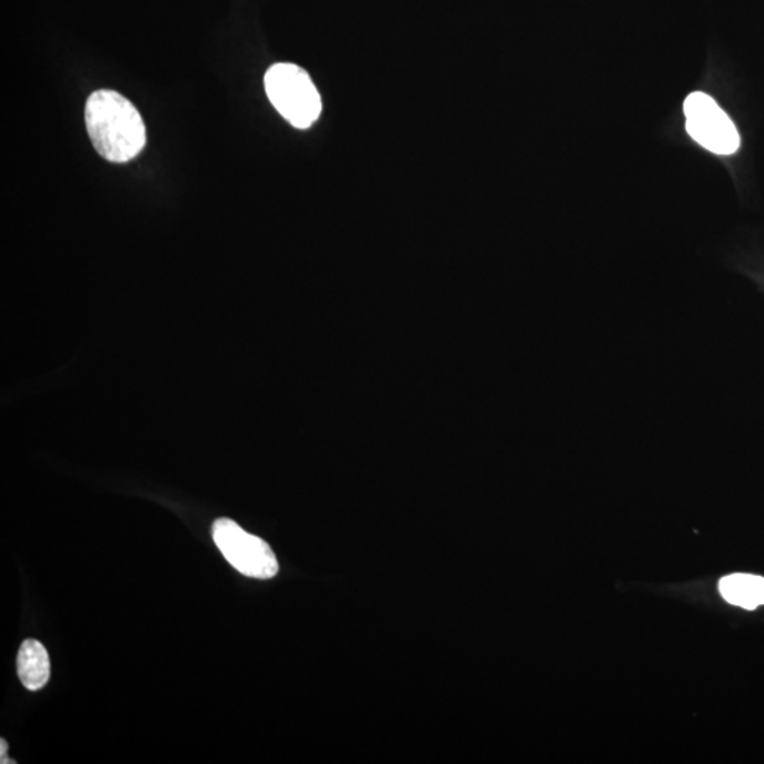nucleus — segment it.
Returning a JSON list of instances; mask_svg holds the SVG:
<instances>
[{
  "label": "nucleus",
  "mask_w": 764,
  "mask_h": 764,
  "mask_svg": "<svg viewBox=\"0 0 764 764\" xmlns=\"http://www.w3.org/2000/svg\"><path fill=\"white\" fill-rule=\"evenodd\" d=\"M264 82L269 101L292 127L308 129L319 119L320 93L299 66L278 62L267 71Z\"/></svg>",
  "instance_id": "f03ea898"
},
{
  "label": "nucleus",
  "mask_w": 764,
  "mask_h": 764,
  "mask_svg": "<svg viewBox=\"0 0 764 764\" xmlns=\"http://www.w3.org/2000/svg\"><path fill=\"white\" fill-rule=\"evenodd\" d=\"M685 127L691 138L715 155H732L741 147L735 123L705 92L689 93L684 102Z\"/></svg>",
  "instance_id": "20e7f679"
},
{
  "label": "nucleus",
  "mask_w": 764,
  "mask_h": 764,
  "mask_svg": "<svg viewBox=\"0 0 764 764\" xmlns=\"http://www.w3.org/2000/svg\"><path fill=\"white\" fill-rule=\"evenodd\" d=\"M212 539L232 568L249 578L270 579L278 574L277 556L264 539L255 537L232 519L220 518L212 525Z\"/></svg>",
  "instance_id": "7ed1b4c3"
},
{
  "label": "nucleus",
  "mask_w": 764,
  "mask_h": 764,
  "mask_svg": "<svg viewBox=\"0 0 764 764\" xmlns=\"http://www.w3.org/2000/svg\"><path fill=\"white\" fill-rule=\"evenodd\" d=\"M7 753H8V742L2 740V741H0V763H2V764L14 763L13 761H8Z\"/></svg>",
  "instance_id": "0eeeda50"
},
{
  "label": "nucleus",
  "mask_w": 764,
  "mask_h": 764,
  "mask_svg": "<svg viewBox=\"0 0 764 764\" xmlns=\"http://www.w3.org/2000/svg\"><path fill=\"white\" fill-rule=\"evenodd\" d=\"M87 131L93 149L112 163H127L147 145V128L138 109L121 93L92 92L86 103Z\"/></svg>",
  "instance_id": "f257e3e1"
},
{
  "label": "nucleus",
  "mask_w": 764,
  "mask_h": 764,
  "mask_svg": "<svg viewBox=\"0 0 764 764\" xmlns=\"http://www.w3.org/2000/svg\"><path fill=\"white\" fill-rule=\"evenodd\" d=\"M722 597L742 609L755 611L764 605V578L750 574L727 575L720 582Z\"/></svg>",
  "instance_id": "423d86ee"
},
{
  "label": "nucleus",
  "mask_w": 764,
  "mask_h": 764,
  "mask_svg": "<svg viewBox=\"0 0 764 764\" xmlns=\"http://www.w3.org/2000/svg\"><path fill=\"white\" fill-rule=\"evenodd\" d=\"M18 674L24 688L39 691L50 678V658L43 644L26 641L18 654Z\"/></svg>",
  "instance_id": "39448f33"
}]
</instances>
